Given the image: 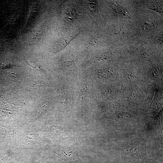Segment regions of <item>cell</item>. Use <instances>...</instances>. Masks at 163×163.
I'll return each instance as SVG.
<instances>
[{"instance_id": "cell-4", "label": "cell", "mask_w": 163, "mask_h": 163, "mask_svg": "<svg viewBox=\"0 0 163 163\" xmlns=\"http://www.w3.org/2000/svg\"><path fill=\"white\" fill-rule=\"evenodd\" d=\"M129 99L131 101H135L137 98V92L136 90H133L129 93Z\"/></svg>"}, {"instance_id": "cell-2", "label": "cell", "mask_w": 163, "mask_h": 163, "mask_svg": "<svg viewBox=\"0 0 163 163\" xmlns=\"http://www.w3.org/2000/svg\"><path fill=\"white\" fill-rule=\"evenodd\" d=\"M27 62L35 71L39 73H44V71L41 68L40 66L32 59H29L27 60Z\"/></svg>"}, {"instance_id": "cell-1", "label": "cell", "mask_w": 163, "mask_h": 163, "mask_svg": "<svg viewBox=\"0 0 163 163\" xmlns=\"http://www.w3.org/2000/svg\"><path fill=\"white\" fill-rule=\"evenodd\" d=\"M61 156L64 160L71 163H75L78 161L77 153L75 150H66L62 152Z\"/></svg>"}, {"instance_id": "cell-3", "label": "cell", "mask_w": 163, "mask_h": 163, "mask_svg": "<svg viewBox=\"0 0 163 163\" xmlns=\"http://www.w3.org/2000/svg\"><path fill=\"white\" fill-rule=\"evenodd\" d=\"M101 91L103 95L106 97H110L112 95V90L110 88L105 87L103 88Z\"/></svg>"}]
</instances>
